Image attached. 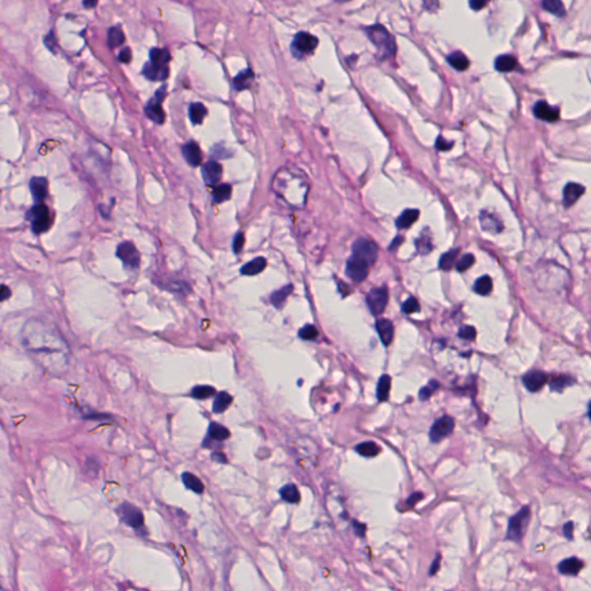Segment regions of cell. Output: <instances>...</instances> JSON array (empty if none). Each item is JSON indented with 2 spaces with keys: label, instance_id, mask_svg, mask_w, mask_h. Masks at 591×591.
I'll return each instance as SVG.
<instances>
[{
  "label": "cell",
  "instance_id": "cell-61",
  "mask_svg": "<svg viewBox=\"0 0 591 591\" xmlns=\"http://www.w3.org/2000/svg\"><path fill=\"white\" fill-rule=\"evenodd\" d=\"M8 297H11V290H9L6 285H2V296H0V299L3 300H6Z\"/></svg>",
  "mask_w": 591,
  "mask_h": 591
},
{
  "label": "cell",
  "instance_id": "cell-53",
  "mask_svg": "<svg viewBox=\"0 0 591 591\" xmlns=\"http://www.w3.org/2000/svg\"><path fill=\"white\" fill-rule=\"evenodd\" d=\"M423 498H424V494L421 493V492H414V493H412V494L410 495V497L408 498V500H407L408 507H410V508L414 507V506H416V503H417L418 501H421V500H422Z\"/></svg>",
  "mask_w": 591,
  "mask_h": 591
},
{
  "label": "cell",
  "instance_id": "cell-64",
  "mask_svg": "<svg viewBox=\"0 0 591 591\" xmlns=\"http://www.w3.org/2000/svg\"><path fill=\"white\" fill-rule=\"evenodd\" d=\"M589 417L591 418V403H590V406H589Z\"/></svg>",
  "mask_w": 591,
  "mask_h": 591
},
{
  "label": "cell",
  "instance_id": "cell-62",
  "mask_svg": "<svg viewBox=\"0 0 591 591\" xmlns=\"http://www.w3.org/2000/svg\"><path fill=\"white\" fill-rule=\"evenodd\" d=\"M402 241H403V239H402L401 237H397V238H395L394 241L392 242V245H390V247H389V250H395V249H396V247H398V245L401 244Z\"/></svg>",
  "mask_w": 591,
  "mask_h": 591
},
{
  "label": "cell",
  "instance_id": "cell-9",
  "mask_svg": "<svg viewBox=\"0 0 591 591\" xmlns=\"http://www.w3.org/2000/svg\"><path fill=\"white\" fill-rule=\"evenodd\" d=\"M318 38L313 35L308 34V32H298L294 36L292 44H291V51L294 57L297 58H302L305 55L312 52L318 46Z\"/></svg>",
  "mask_w": 591,
  "mask_h": 591
},
{
  "label": "cell",
  "instance_id": "cell-56",
  "mask_svg": "<svg viewBox=\"0 0 591 591\" xmlns=\"http://www.w3.org/2000/svg\"><path fill=\"white\" fill-rule=\"evenodd\" d=\"M562 531H564V535L568 541L573 540V531H574V524L573 522H567L566 524H564V528H562Z\"/></svg>",
  "mask_w": 591,
  "mask_h": 591
},
{
  "label": "cell",
  "instance_id": "cell-34",
  "mask_svg": "<svg viewBox=\"0 0 591 591\" xmlns=\"http://www.w3.org/2000/svg\"><path fill=\"white\" fill-rule=\"evenodd\" d=\"M292 289H293L292 285L289 284V285H287V287H284L282 289L277 290V291H275L273 294L270 296L271 304H273L276 308L282 307L285 303V300H287L289 296L291 294Z\"/></svg>",
  "mask_w": 591,
  "mask_h": 591
},
{
  "label": "cell",
  "instance_id": "cell-12",
  "mask_svg": "<svg viewBox=\"0 0 591 591\" xmlns=\"http://www.w3.org/2000/svg\"><path fill=\"white\" fill-rule=\"evenodd\" d=\"M370 267L371 266L368 264V262H365L364 260L357 258V256L351 255L350 259L347 260V262H346L345 271H346V275L349 276L351 280H354L355 282H357V283H360L361 281H364L366 277H368Z\"/></svg>",
  "mask_w": 591,
  "mask_h": 591
},
{
  "label": "cell",
  "instance_id": "cell-55",
  "mask_svg": "<svg viewBox=\"0 0 591 591\" xmlns=\"http://www.w3.org/2000/svg\"><path fill=\"white\" fill-rule=\"evenodd\" d=\"M440 559H441L440 554H437V557L434 558V560L432 561L430 569H428V575L433 576V575L437 574V571L439 570V568H440Z\"/></svg>",
  "mask_w": 591,
  "mask_h": 591
},
{
  "label": "cell",
  "instance_id": "cell-20",
  "mask_svg": "<svg viewBox=\"0 0 591 591\" xmlns=\"http://www.w3.org/2000/svg\"><path fill=\"white\" fill-rule=\"evenodd\" d=\"M582 185L576 183H568L564 189V204L565 207H570L578 201L579 198L584 193Z\"/></svg>",
  "mask_w": 591,
  "mask_h": 591
},
{
  "label": "cell",
  "instance_id": "cell-44",
  "mask_svg": "<svg viewBox=\"0 0 591 591\" xmlns=\"http://www.w3.org/2000/svg\"><path fill=\"white\" fill-rule=\"evenodd\" d=\"M190 395L194 398L198 399H206L216 395V389L212 387V386H197L192 389Z\"/></svg>",
  "mask_w": 591,
  "mask_h": 591
},
{
  "label": "cell",
  "instance_id": "cell-52",
  "mask_svg": "<svg viewBox=\"0 0 591 591\" xmlns=\"http://www.w3.org/2000/svg\"><path fill=\"white\" fill-rule=\"evenodd\" d=\"M352 528H354V531L356 533V536H358L359 538H364L365 537V533H366V524L361 523L359 521H352Z\"/></svg>",
  "mask_w": 591,
  "mask_h": 591
},
{
  "label": "cell",
  "instance_id": "cell-17",
  "mask_svg": "<svg viewBox=\"0 0 591 591\" xmlns=\"http://www.w3.org/2000/svg\"><path fill=\"white\" fill-rule=\"evenodd\" d=\"M182 151H183L184 159L186 160V162H187L189 165L198 166V165L201 164L202 154H201V150H200V147L197 142L189 141V142H187V144H185L182 148Z\"/></svg>",
  "mask_w": 591,
  "mask_h": 591
},
{
  "label": "cell",
  "instance_id": "cell-6",
  "mask_svg": "<svg viewBox=\"0 0 591 591\" xmlns=\"http://www.w3.org/2000/svg\"><path fill=\"white\" fill-rule=\"evenodd\" d=\"M117 514L120 521L133 529H140L144 527L145 516L139 507L131 502H123L117 508Z\"/></svg>",
  "mask_w": 591,
  "mask_h": 591
},
{
  "label": "cell",
  "instance_id": "cell-51",
  "mask_svg": "<svg viewBox=\"0 0 591 591\" xmlns=\"http://www.w3.org/2000/svg\"><path fill=\"white\" fill-rule=\"evenodd\" d=\"M244 244H245L244 235H242L241 232L237 233L236 237H235V239H233V242H232V250H233V252H235L236 254L239 253V252L242 250V247H244Z\"/></svg>",
  "mask_w": 591,
  "mask_h": 591
},
{
  "label": "cell",
  "instance_id": "cell-57",
  "mask_svg": "<svg viewBox=\"0 0 591 591\" xmlns=\"http://www.w3.org/2000/svg\"><path fill=\"white\" fill-rule=\"evenodd\" d=\"M436 146H437V149H439V150H448V149H450V147L453 146V142H448L443 139L442 136H439L437 139Z\"/></svg>",
  "mask_w": 591,
  "mask_h": 591
},
{
  "label": "cell",
  "instance_id": "cell-8",
  "mask_svg": "<svg viewBox=\"0 0 591 591\" xmlns=\"http://www.w3.org/2000/svg\"><path fill=\"white\" fill-rule=\"evenodd\" d=\"M378 251V245L375 242L369 239H364V238L356 240L354 245H352V255L368 262L370 266L373 265L376 261Z\"/></svg>",
  "mask_w": 591,
  "mask_h": 591
},
{
  "label": "cell",
  "instance_id": "cell-22",
  "mask_svg": "<svg viewBox=\"0 0 591 591\" xmlns=\"http://www.w3.org/2000/svg\"><path fill=\"white\" fill-rule=\"evenodd\" d=\"M376 331H378L381 342L385 345H389L392 343L394 337V327L392 322L387 319H380L376 321Z\"/></svg>",
  "mask_w": 591,
  "mask_h": 591
},
{
  "label": "cell",
  "instance_id": "cell-39",
  "mask_svg": "<svg viewBox=\"0 0 591 591\" xmlns=\"http://www.w3.org/2000/svg\"><path fill=\"white\" fill-rule=\"evenodd\" d=\"M492 287H493L492 280H491L490 276L485 275L476 281L474 290L476 293H478L480 296H488L491 291H492Z\"/></svg>",
  "mask_w": 591,
  "mask_h": 591
},
{
  "label": "cell",
  "instance_id": "cell-13",
  "mask_svg": "<svg viewBox=\"0 0 591 591\" xmlns=\"http://www.w3.org/2000/svg\"><path fill=\"white\" fill-rule=\"evenodd\" d=\"M454 419L449 416H443L433 424L430 431V438L433 442H439L450 434L454 430Z\"/></svg>",
  "mask_w": 591,
  "mask_h": 591
},
{
  "label": "cell",
  "instance_id": "cell-58",
  "mask_svg": "<svg viewBox=\"0 0 591 591\" xmlns=\"http://www.w3.org/2000/svg\"><path fill=\"white\" fill-rule=\"evenodd\" d=\"M44 42H45V45H46L47 47H49L50 51H52V52L56 51L55 47H54V46H56V38H55L54 34H52V31L50 32L49 35L45 36Z\"/></svg>",
  "mask_w": 591,
  "mask_h": 591
},
{
  "label": "cell",
  "instance_id": "cell-29",
  "mask_svg": "<svg viewBox=\"0 0 591 591\" xmlns=\"http://www.w3.org/2000/svg\"><path fill=\"white\" fill-rule=\"evenodd\" d=\"M419 212L417 209H407L396 220V227L398 229H408L418 220Z\"/></svg>",
  "mask_w": 591,
  "mask_h": 591
},
{
  "label": "cell",
  "instance_id": "cell-35",
  "mask_svg": "<svg viewBox=\"0 0 591 591\" xmlns=\"http://www.w3.org/2000/svg\"><path fill=\"white\" fill-rule=\"evenodd\" d=\"M188 114L190 121L195 125H199L203 121V118L207 116V109L201 103H193L190 104Z\"/></svg>",
  "mask_w": 591,
  "mask_h": 591
},
{
  "label": "cell",
  "instance_id": "cell-23",
  "mask_svg": "<svg viewBox=\"0 0 591 591\" xmlns=\"http://www.w3.org/2000/svg\"><path fill=\"white\" fill-rule=\"evenodd\" d=\"M582 568H583V562L578 559V558H568V559L562 560L559 566H558V569H559L561 574L570 576L578 575Z\"/></svg>",
  "mask_w": 591,
  "mask_h": 591
},
{
  "label": "cell",
  "instance_id": "cell-3",
  "mask_svg": "<svg viewBox=\"0 0 591 591\" xmlns=\"http://www.w3.org/2000/svg\"><path fill=\"white\" fill-rule=\"evenodd\" d=\"M365 32L369 36L370 41L378 49L379 55L383 58H387V57L395 55V52H396L395 40L384 26L374 25L368 27L365 29Z\"/></svg>",
  "mask_w": 591,
  "mask_h": 591
},
{
  "label": "cell",
  "instance_id": "cell-36",
  "mask_svg": "<svg viewBox=\"0 0 591 591\" xmlns=\"http://www.w3.org/2000/svg\"><path fill=\"white\" fill-rule=\"evenodd\" d=\"M124 42H125V35H124V32L121 30V27L116 26V27H112L109 29L108 31V45L114 49V47H118L124 44Z\"/></svg>",
  "mask_w": 591,
  "mask_h": 591
},
{
  "label": "cell",
  "instance_id": "cell-59",
  "mask_svg": "<svg viewBox=\"0 0 591 591\" xmlns=\"http://www.w3.org/2000/svg\"><path fill=\"white\" fill-rule=\"evenodd\" d=\"M486 6V3L485 2H479V0H474V2H470V7L474 9V11H479L483 7Z\"/></svg>",
  "mask_w": 591,
  "mask_h": 591
},
{
  "label": "cell",
  "instance_id": "cell-42",
  "mask_svg": "<svg viewBox=\"0 0 591 591\" xmlns=\"http://www.w3.org/2000/svg\"><path fill=\"white\" fill-rule=\"evenodd\" d=\"M542 6L546 12L554 14L557 16L562 18L565 15V7L559 0H545V2H543Z\"/></svg>",
  "mask_w": 591,
  "mask_h": 591
},
{
  "label": "cell",
  "instance_id": "cell-26",
  "mask_svg": "<svg viewBox=\"0 0 591 591\" xmlns=\"http://www.w3.org/2000/svg\"><path fill=\"white\" fill-rule=\"evenodd\" d=\"M150 63L155 64L157 66H163V67H169L168 64L170 61V51L168 49H160V47H154L149 52Z\"/></svg>",
  "mask_w": 591,
  "mask_h": 591
},
{
  "label": "cell",
  "instance_id": "cell-27",
  "mask_svg": "<svg viewBox=\"0 0 591 591\" xmlns=\"http://www.w3.org/2000/svg\"><path fill=\"white\" fill-rule=\"evenodd\" d=\"M230 438V432L221 424L212 423L208 427V439L215 441H224Z\"/></svg>",
  "mask_w": 591,
  "mask_h": 591
},
{
  "label": "cell",
  "instance_id": "cell-1",
  "mask_svg": "<svg viewBox=\"0 0 591 591\" xmlns=\"http://www.w3.org/2000/svg\"><path fill=\"white\" fill-rule=\"evenodd\" d=\"M22 343L36 363L52 373H63L68 364V349L57 328L32 319L22 331Z\"/></svg>",
  "mask_w": 591,
  "mask_h": 591
},
{
  "label": "cell",
  "instance_id": "cell-49",
  "mask_svg": "<svg viewBox=\"0 0 591 591\" xmlns=\"http://www.w3.org/2000/svg\"><path fill=\"white\" fill-rule=\"evenodd\" d=\"M402 309H403L404 313L412 314V313L418 312L419 309H421V306H419V304H418L416 298L410 297V298H408V299L406 300V302L403 303Z\"/></svg>",
  "mask_w": 591,
  "mask_h": 591
},
{
  "label": "cell",
  "instance_id": "cell-45",
  "mask_svg": "<svg viewBox=\"0 0 591 591\" xmlns=\"http://www.w3.org/2000/svg\"><path fill=\"white\" fill-rule=\"evenodd\" d=\"M416 247L419 253L425 255L432 251V242L428 236H422L416 240Z\"/></svg>",
  "mask_w": 591,
  "mask_h": 591
},
{
  "label": "cell",
  "instance_id": "cell-31",
  "mask_svg": "<svg viewBox=\"0 0 591 591\" xmlns=\"http://www.w3.org/2000/svg\"><path fill=\"white\" fill-rule=\"evenodd\" d=\"M495 69L499 72H511L516 67V59L513 56L509 55H502L499 56L494 61Z\"/></svg>",
  "mask_w": 591,
  "mask_h": 591
},
{
  "label": "cell",
  "instance_id": "cell-30",
  "mask_svg": "<svg viewBox=\"0 0 591 591\" xmlns=\"http://www.w3.org/2000/svg\"><path fill=\"white\" fill-rule=\"evenodd\" d=\"M280 495L282 500L289 503H298L300 501V493L297 489V486L293 484L284 485L283 488L280 490Z\"/></svg>",
  "mask_w": 591,
  "mask_h": 591
},
{
  "label": "cell",
  "instance_id": "cell-28",
  "mask_svg": "<svg viewBox=\"0 0 591 591\" xmlns=\"http://www.w3.org/2000/svg\"><path fill=\"white\" fill-rule=\"evenodd\" d=\"M182 479H183L184 485L186 486V489H188L189 491H192V492L197 493V494L203 493L204 486L202 484V481L200 480L197 476H194L193 474H190V473H184L182 475Z\"/></svg>",
  "mask_w": 591,
  "mask_h": 591
},
{
  "label": "cell",
  "instance_id": "cell-15",
  "mask_svg": "<svg viewBox=\"0 0 591 591\" xmlns=\"http://www.w3.org/2000/svg\"><path fill=\"white\" fill-rule=\"evenodd\" d=\"M523 384L526 386L527 389L531 393H536L538 390L543 388L545 385L547 376L542 371H530L523 376Z\"/></svg>",
  "mask_w": 591,
  "mask_h": 591
},
{
  "label": "cell",
  "instance_id": "cell-25",
  "mask_svg": "<svg viewBox=\"0 0 591 591\" xmlns=\"http://www.w3.org/2000/svg\"><path fill=\"white\" fill-rule=\"evenodd\" d=\"M267 266V260L265 258H255L254 260H252L250 262H247L245 266L241 267L240 269V273L242 275H247V276H254V275H258L260 274L262 270L266 268Z\"/></svg>",
  "mask_w": 591,
  "mask_h": 591
},
{
  "label": "cell",
  "instance_id": "cell-4",
  "mask_svg": "<svg viewBox=\"0 0 591 591\" xmlns=\"http://www.w3.org/2000/svg\"><path fill=\"white\" fill-rule=\"evenodd\" d=\"M531 512L528 506L521 508V511L512 516L508 522L506 538L513 542H519L527 531L528 524L530 522Z\"/></svg>",
  "mask_w": 591,
  "mask_h": 591
},
{
  "label": "cell",
  "instance_id": "cell-47",
  "mask_svg": "<svg viewBox=\"0 0 591 591\" xmlns=\"http://www.w3.org/2000/svg\"><path fill=\"white\" fill-rule=\"evenodd\" d=\"M474 264H475V256L473 254H465L462 256L460 261L456 264V269L459 270L460 273H463V271L468 270Z\"/></svg>",
  "mask_w": 591,
  "mask_h": 591
},
{
  "label": "cell",
  "instance_id": "cell-7",
  "mask_svg": "<svg viewBox=\"0 0 591 591\" xmlns=\"http://www.w3.org/2000/svg\"><path fill=\"white\" fill-rule=\"evenodd\" d=\"M165 89H166L165 85H162L159 90H156L155 96L147 103V106L145 108L146 116L149 118L150 120L157 124H163L165 120V113L163 111V108H162V101L164 99L166 94Z\"/></svg>",
  "mask_w": 591,
  "mask_h": 591
},
{
  "label": "cell",
  "instance_id": "cell-48",
  "mask_svg": "<svg viewBox=\"0 0 591 591\" xmlns=\"http://www.w3.org/2000/svg\"><path fill=\"white\" fill-rule=\"evenodd\" d=\"M438 387H439V385H438L437 381L433 380V381H431V383H428L427 386H425V387H423L421 390H419V398H421L422 401H426V399L431 397L432 393L434 392Z\"/></svg>",
  "mask_w": 591,
  "mask_h": 591
},
{
  "label": "cell",
  "instance_id": "cell-40",
  "mask_svg": "<svg viewBox=\"0 0 591 591\" xmlns=\"http://www.w3.org/2000/svg\"><path fill=\"white\" fill-rule=\"evenodd\" d=\"M356 450L358 454L365 457H373L376 456L380 453V447L374 442H363L356 447Z\"/></svg>",
  "mask_w": 591,
  "mask_h": 591
},
{
  "label": "cell",
  "instance_id": "cell-14",
  "mask_svg": "<svg viewBox=\"0 0 591 591\" xmlns=\"http://www.w3.org/2000/svg\"><path fill=\"white\" fill-rule=\"evenodd\" d=\"M202 178L203 182L208 186H215L220 182L222 177V166L216 161H209L206 164H203L202 169Z\"/></svg>",
  "mask_w": 591,
  "mask_h": 591
},
{
  "label": "cell",
  "instance_id": "cell-60",
  "mask_svg": "<svg viewBox=\"0 0 591 591\" xmlns=\"http://www.w3.org/2000/svg\"><path fill=\"white\" fill-rule=\"evenodd\" d=\"M212 459H213L214 461H215V462H218V463H227L225 456H224V455L222 454V453H217V451H216V453H213Z\"/></svg>",
  "mask_w": 591,
  "mask_h": 591
},
{
  "label": "cell",
  "instance_id": "cell-10",
  "mask_svg": "<svg viewBox=\"0 0 591 591\" xmlns=\"http://www.w3.org/2000/svg\"><path fill=\"white\" fill-rule=\"evenodd\" d=\"M117 256L123 261L124 266L131 270H135L140 266V254L135 246L130 241H124L117 249Z\"/></svg>",
  "mask_w": 591,
  "mask_h": 591
},
{
  "label": "cell",
  "instance_id": "cell-5",
  "mask_svg": "<svg viewBox=\"0 0 591 591\" xmlns=\"http://www.w3.org/2000/svg\"><path fill=\"white\" fill-rule=\"evenodd\" d=\"M27 220L30 222L32 232L35 235H41L46 232L51 227V216L50 211L45 204H35L27 212Z\"/></svg>",
  "mask_w": 591,
  "mask_h": 591
},
{
  "label": "cell",
  "instance_id": "cell-33",
  "mask_svg": "<svg viewBox=\"0 0 591 591\" xmlns=\"http://www.w3.org/2000/svg\"><path fill=\"white\" fill-rule=\"evenodd\" d=\"M447 60L451 67L457 71H465L469 67V59L466 58L464 54H462L460 51L453 52L451 55L448 56Z\"/></svg>",
  "mask_w": 591,
  "mask_h": 591
},
{
  "label": "cell",
  "instance_id": "cell-24",
  "mask_svg": "<svg viewBox=\"0 0 591 591\" xmlns=\"http://www.w3.org/2000/svg\"><path fill=\"white\" fill-rule=\"evenodd\" d=\"M253 80H254V73L252 72V69L247 68L245 71H241V72L233 79V87H235V89L238 90V92L249 89L252 82H253Z\"/></svg>",
  "mask_w": 591,
  "mask_h": 591
},
{
  "label": "cell",
  "instance_id": "cell-16",
  "mask_svg": "<svg viewBox=\"0 0 591 591\" xmlns=\"http://www.w3.org/2000/svg\"><path fill=\"white\" fill-rule=\"evenodd\" d=\"M533 113L537 118L545 121H555L559 119V109L553 108L544 101H540L533 107Z\"/></svg>",
  "mask_w": 591,
  "mask_h": 591
},
{
  "label": "cell",
  "instance_id": "cell-43",
  "mask_svg": "<svg viewBox=\"0 0 591 591\" xmlns=\"http://www.w3.org/2000/svg\"><path fill=\"white\" fill-rule=\"evenodd\" d=\"M460 253V250L459 249H454L449 252H447V253L443 254L441 256V259L439 261V267L442 270H450L453 268V266L455 264V260L457 258V255Z\"/></svg>",
  "mask_w": 591,
  "mask_h": 591
},
{
  "label": "cell",
  "instance_id": "cell-21",
  "mask_svg": "<svg viewBox=\"0 0 591 591\" xmlns=\"http://www.w3.org/2000/svg\"><path fill=\"white\" fill-rule=\"evenodd\" d=\"M480 224H481V228L484 229L485 231L488 232H492V233H498L502 230V223L500 222L499 218L497 216H494L493 214L488 213V212H481L480 214Z\"/></svg>",
  "mask_w": 591,
  "mask_h": 591
},
{
  "label": "cell",
  "instance_id": "cell-37",
  "mask_svg": "<svg viewBox=\"0 0 591 591\" xmlns=\"http://www.w3.org/2000/svg\"><path fill=\"white\" fill-rule=\"evenodd\" d=\"M231 192H232V187L231 185L229 184H221L216 186V188L214 189L213 192V201L215 203H222L224 201H227V200L230 199L231 197Z\"/></svg>",
  "mask_w": 591,
  "mask_h": 591
},
{
  "label": "cell",
  "instance_id": "cell-46",
  "mask_svg": "<svg viewBox=\"0 0 591 591\" xmlns=\"http://www.w3.org/2000/svg\"><path fill=\"white\" fill-rule=\"evenodd\" d=\"M298 335L300 338H303V340H306V341L316 340L319 335V332L313 325H306L299 331Z\"/></svg>",
  "mask_w": 591,
  "mask_h": 591
},
{
  "label": "cell",
  "instance_id": "cell-18",
  "mask_svg": "<svg viewBox=\"0 0 591 591\" xmlns=\"http://www.w3.org/2000/svg\"><path fill=\"white\" fill-rule=\"evenodd\" d=\"M30 192L36 204L43 202L47 195V180L44 177H34L29 184Z\"/></svg>",
  "mask_w": 591,
  "mask_h": 591
},
{
  "label": "cell",
  "instance_id": "cell-54",
  "mask_svg": "<svg viewBox=\"0 0 591 591\" xmlns=\"http://www.w3.org/2000/svg\"><path fill=\"white\" fill-rule=\"evenodd\" d=\"M132 59V52L131 50L128 49V47H124V49L119 52V60L121 61V63H130Z\"/></svg>",
  "mask_w": 591,
  "mask_h": 591
},
{
  "label": "cell",
  "instance_id": "cell-63",
  "mask_svg": "<svg viewBox=\"0 0 591 591\" xmlns=\"http://www.w3.org/2000/svg\"><path fill=\"white\" fill-rule=\"evenodd\" d=\"M97 5V2H84L83 3V6L87 7V8H92L95 7Z\"/></svg>",
  "mask_w": 591,
  "mask_h": 591
},
{
  "label": "cell",
  "instance_id": "cell-41",
  "mask_svg": "<svg viewBox=\"0 0 591 591\" xmlns=\"http://www.w3.org/2000/svg\"><path fill=\"white\" fill-rule=\"evenodd\" d=\"M574 383V379L571 378L569 375H560V376H557L550 383V387L552 390H555L557 393H560L564 390L565 388L569 387L570 385H573Z\"/></svg>",
  "mask_w": 591,
  "mask_h": 591
},
{
  "label": "cell",
  "instance_id": "cell-19",
  "mask_svg": "<svg viewBox=\"0 0 591 591\" xmlns=\"http://www.w3.org/2000/svg\"><path fill=\"white\" fill-rule=\"evenodd\" d=\"M142 74L150 81H164L169 75V67L157 66L150 63V61H148V63H146L144 66Z\"/></svg>",
  "mask_w": 591,
  "mask_h": 591
},
{
  "label": "cell",
  "instance_id": "cell-2",
  "mask_svg": "<svg viewBox=\"0 0 591 591\" xmlns=\"http://www.w3.org/2000/svg\"><path fill=\"white\" fill-rule=\"evenodd\" d=\"M271 188L281 201L292 208H303L306 203L309 182L303 171L282 168L275 173Z\"/></svg>",
  "mask_w": 591,
  "mask_h": 591
},
{
  "label": "cell",
  "instance_id": "cell-38",
  "mask_svg": "<svg viewBox=\"0 0 591 591\" xmlns=\"http://www.w3.org/2000/svg\"><path fill=\"white\" fill-rule=\"evenodd\" d=\"M392 384V379L389 375H383L378 383V389H376V395H378V399L381 402L386 401L389 397L390 392V385Z\"/></svg>",
  "mask_w": 591,
  "mask_h": 591
},
{
  "label": "cell",
  "instance_id": "cell-11",
  "mask_svg": "<svg viewBox=\"0 0 591 591\" xmlns=\"http://www.w3.org/2000/svg\"><path fill=\"white\" fill-rule=\"evenodd\" d=\"M366 303L373 316H380L388 304V292L386 288L372 289L366 296Z\"/></svg>",
  "mask_w": 591,
  "mask_h": 591
},
{
  "label": "cell",
  "instance_id": "cell-32",
  "mask_svg": "<svg viewBox=\"0 0 591 591\" xmlns=\"http://www.w3.org/2000/svg\"><path fill=\"white\" fill-rule=\"evenodd\" d=\"M232 403V396L227 392H221L216 395L213 404V411L215 413L224 412Z\"/></svg>",
  "mask_w": 591,
  "mask_h": 591
},
{
  "label": "cell",
  "instance_id": "cell-50",
  "mask_svg": "<svg viewBox=\"0 0 591 591\" xmlns=\"http://www.w3.org/2000/svg\"><path fill=\"white\" fill-rule=\"evenodd\" d=\"M476 335H477V333H476L475 328L471 327V326H464L459 331V336L461 338H463V340H466V341L475 340Z\"/></svg>",
  "mask_w": 591,
  "mask_h": 591
}]
</instances>
